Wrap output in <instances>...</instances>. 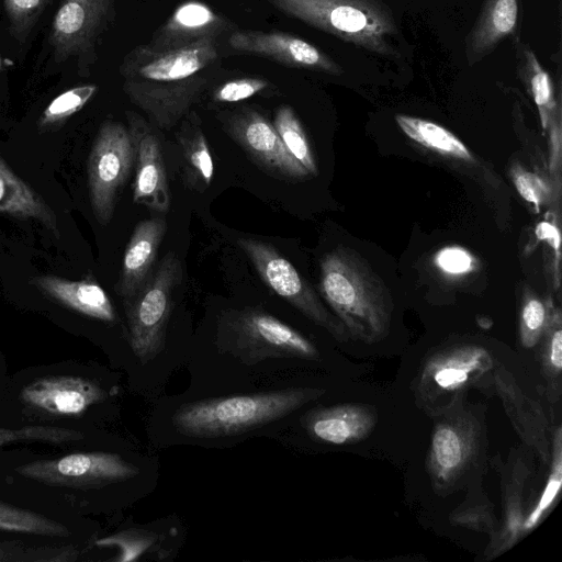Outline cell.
Returning a JSON list of instances; mask_svg holds the SVG:
<instances>
[{
  "label": "cell",
  "instance_id": "obj_1",
  "mask_svg": "<svg viewBox=\"0 0 562 562\" xmlns=\"http://www.w3.org/2000/svg\"><path fill=\"white\" fill-rule=\"evenodd\" d=\"M218 71L216 38L168 50L145 44L130 50L119 67L123 91L150 123L175 127L204 94Z\"/></svg>",
  "mask_w": 562,
  "mask_h": 562
},
{
  "label": "cell",
  "instance_id": "obj_2",
  "mask_svg": "<svg viewBox=\"0 0 562 562\" xmlns=\"http://www.w3.org/2000/svg\"><path fill=\"white\" fill-rule=\"evenodd\" d=\"M326 393L316 386L293 385L191 400L177 404L168 418L171 439L221 441L269 430Z\"/></svg>",
  "mask_w": 562,
  "mask_h": 562
},
{
  "label": "cell",
  "instance_id": "obj_3",
  "mask_svg": "<svg viewBox=\"0 0 562 562\" xmlns=\"http://www.w3.org/2000/svg\"><path fill=\"white\" fill-rule=\"evenodd\" d=\"M216 356L206 359L216 369L243 370V378L290 382L291 364L319 358L315 344L296 328L259 308L226 317L215 338Z\"/></svg>",
  "mask_w": 562,
  "mask_h": 562
},
{
  "label": "cell",
  "instance_id": "obj_4",
  "mask_svg": "<svg viewBox=\"0 0 562 562\" xmlns=\"http://www.w3.org/2000/svg\"><path fill=\"white\" fill-rule=\"evenodd\" d=\"M319 290L350 339L373 344L389 334L390 292L353 249L338 247L322 258Z\"/></svg>",
  "mask_w": 562,
  "mask_h": 562
},
{
  "label": "cell",
  "instance_id": "obj_5",
  "mask_svg": "<svg viewBox=\"0 0 562 562\" xmlns=\"http://www.w3.org/2000/svg\"><path fill=\"white\" fill-rule=\"evenodd\" d=\"M279 11L371 53L395 57L397 34L391 10L380 0H269Z\"/></svg>",
  "mask_w": 562,
  "mask_h": 562
},
{
  "label": "cell",
  "instance_id": "obj_6",
  "mask_svg": "<svg viewBox=\"0 0 562 562\" xmlns=\"http://www.w3.org/2000/svg\"><path fill=\"white\" fill-rule=\"evenodd\" d=\"M181 279V262L173 251H169L145 284L124 299L128 345L143 369L159 360L166 350L173 292Z\"/></svg>",
  "mask_w": 562,
  "mask_h": 562
},
{
  "label": "cell",
  "instance_id": "obj_7",
  "mask_svg": "<svg viewBox=\"0 0 562 562\" xmlns=\"http://www.w3.org/2000/svg\"><path fill=\"white\" fill-rule=\"evenodd\" d=\"M494 356L480 345H458L428 357L417 376L422 403L437 413L453 408L470 387L492 378Z\"/></svg>",
  "mask_w": 562,
  "mask_h": 562
},
{
  "label": "cell",
  "instance_id": "obj_8",
  "mask_svg": "<svg viewBox=\"0 0 562 562\" xmlns=\"http://www.w3.org/2000/svg\"><path fill=\"white\" fill-rule=\"evenodd\" d=\"M239 247L255 266L262 281L334 339H350L341 322L321 302L295 267L270 244L255 238H239Z\"/></svg>",
  "mask_w": 562,
  "mask_h": 562
},
{
  "label": "cell",
  "instance_id": "obj_9",
  "mask_svg": "<svg viewBox=\"0 0 562 562\" xmlns=\"http://www.w3.org/2000/svg\"><path fill=\"white\" fill-rule=\"evenodd\" d=\"M134 164L133 144L125 125L105 121L94 138L87 165L88 189L94 217L106 225L121 188Z\"/></svg>",
  "mask_w": 562,
  "mask_h": 562
},
{
  "label": "cell",
  "instance_id": "obj_10",
  "mask_svg": "<svg viewBox=\"0 0 562 562\" xmlns=\"http://www.w3.org/2000/svg\"><path fill=\"white\" fill-rule=\"evenodd\" d=\"M436 422L427 456V470L437 493L449 491L476 462L482 443V424L468 411H447Z\"/></svg>",
  "mask_w": 562,
  "mask_h": 562
},
{
  "label": "cell",
  "instance_id": "obj_11",
  "mask_svg": "<svg viewBox=\"0 0 562 562\" xmlns=\"http://www.w3.org/2000/svg\"><path fill=\"white\" fill-rule=\"evenodd\" d=\"M21 476L52 486L99 488L123 483L143 473V469L115 452H77L56 459L22 464Z\"/></svg>",
  "mask_w": 562,
  "mask_h": 562
},
{
  "label": "cell",
  "instance_id": "obj_12",
  "mask_svg": "<svg viewBox=\"0 0 562 562\" xmlns=\"http://www.w3.org/2000/svg\"><path fill=\"white\" fill-rule=\"evenodd\" d=\"M217 119L223 130L263 169L292 180L310 176L288 151L273 124L258 111L243 106L222 112Z\"/></svg>",
  "mask_w": 562,
  "mask_h": 562
},
{
  "label": "cell",
  "instance_id": "obj_13",
  "mask_svg": "<svg viewBox=\"0 0 562 562\" xmlns=\"http://www.w3.org/2000/svg\"><path fill=\"white\" fill-rule=\"evenodd\" d=\"M114 3L115 0H61L49 33L56 59L93 56L113 18Z\"/></svg>",
  "mask_w": 562,
  "mask_h": 562
},
{
  "label": "cell",
  "instance_id": "obj_14",
  "mask_svg": "<svg viewBox=\"0 0 562 562\" xmlns=\"http://www.w3.org/2000/svg\"><path fill=\"white\" fill-rule=\"evenodd\" d=\"M133 144V201L158 212L170 207V191L161 146L153 126L138 113L126 112Z\"/></svg>",
  "mask_w": 562,
  "mask_h": 562
},
{
  "label": "cell",
  "instance_id": "obj_15",
  "mask_svg": "<svg viewBox=\"0 0 562 562\" xmlns=\"http://www.w3.org/2000/svg\"><path fill=\"white\" fill-rule=\"evenodd\" d=\"M229 47L240 54L269 58L282 65L340 75L341 67L323 50L295 35L273 31H234L227 38Z\"/></svg>",
  "mask_w": 562,
  "mask_h": 562
},
{
  "label": "cell",
  "instance_id": "obj_16",
  "mask_svg": "<svg viewBox=\"0 0 562 562\" xmlns=\"http://www.w3.org/2000/svg\"><path fill=\"white\" fill-rule=\"evenodd\" d=\"M492 382L520 439L544 464H549L553 427L541 405L524 392L503 364L496 363Z\"/></svg>",
  "mask_w": 562,
  "mask_h": 562
},
{
  "label": "cell",
  "instance_id": "obj_17",
  "mask_svg": "<svg viewBox=\"0 0 562 562\" xmlns=\"http://www.w3.org/2000/svg\"><path fill=\"white\" fill-rule=\"evenodd\" d=\"M32 408L59 416H79L109 397V393L90 379L53 375L25 385L20 395Z\"/></svg>",
  "mask_w": 562,
  "mask_h": 562
},
{
  "label": "cell",
  "instance_id": "obj_18",
  "mask_svg": "<svg viewBox=\"0 0 562 562\" xmlns=\"http://www.w3.org/2000/svg\"><path fill=\"white\" fill-rule=\"evenodd\" d=\"M376 423L378 415L372 406L356 403L313 408L301 418L311 439L331 446L364 440Z\"/></svg>",
  "mask_w": 562,
  "mask_h": 562
},
{
  "label": "cell",
  "instance_id": "obj_19",
  "mask_svg": "<svg viewBox=\"0 0 562 562\" xmlns=\"http://www.w3.org/2000/svg\"><path fill=\"white\" fill-rule=\"evenodd\" d=\"M232 23L196 0L182 2L145 45L151 50L183 47L205 38H218Z\"/></svg>",
  "mask_w": 562,
  "mask_h": 562
},
{
  "label": "cell",
  "instance_id": "obj_20",
  "mask_svg": "<svg viewBox=\"0 0 562 562\" xmlns=\"http://www.w3.org/2000/svg\"><path fill=\"white\" fill-rule=\"evenodd\" d=\"M167 228L166 220L151 217L139 222L126 245L122 269L115 284L123 299L134 295L153 272L158 247Z\"/></svg>",
  "mask_w": 562,
  "mask_h": 562
},
{
  "label": "cell",
  "instance_id": "obj_21",
  "mask_svg": "<svg viewBox=\"0 0 562 562\" xmlns=\"http://www.w3.org/2000/svg\"><path fill=\"white\" fill-rule=\"evenodd\" d=\"M31 283L46 296L77 313L108 323L116 321L109 295L92 278L74 281L45 274L33 278Z\"/></svg>",
  "mask_w": 562,
  "mask_h": 562
},
{
  "label": "cell",
  "instance_id": "obj_22",
  "mask_svg": "<svg viewBox=\"0 0 562 562\" xmlns=\"http://www.w3.org/2000/svg\"><path fill=\"white\" fill-rule=\"evenodd\" d=\"M529 475L528 464L521 459L512 463L503 477V518L497 532L490 538L484 551L485 560H493L510 548L522 537L525 518L524 492Z\"/></svg>",
  "mask_w": 562,
  "mask_h": 562
},
{
  "label": "cell",
  "instance_id": "obj_23",
  "mask_svg": "<svg viewBox=\"0 0 562 562\" xmlns=\"http://www.w3.org/2000/svg\"><path fill=\"white\" fill-rule=\"evenodd\" d=\"M517 16L518 0H484L467 40L465 55L469 65L480 61L504 38L514 34Z\"/></svg>",
  "mask_w": 562,
  "mask_h": 562
},
{
  "label": "cell",
  "instance_id": "obj_24",
  "mask_svg": "<svg viewBox=\"0 0 562 562\" xmlns=\"http://www.w3.org/2000/svg\"><path fill=\"white\" fill-rule=\"evenodd\" d=\"M0 213L37 221L57 234V217L54 210L42 195L11 169L1 155Z\"/></svg>",
  "mask_w": 562,
  "mask_h": 562
},
{
  "label": "cell",
  "instance_id": "obj_25",
  "mask_svg": "<svg viewBox=\"0 0 562 562\" xmlns=\"http://www.w3.org/2000/svg\"><path fill=\"white\" fill-rule=\"evenodd\" d=\"M181 121L176 138L181 148L184 183L189 189L202 192L213 179V158L199 115L191 110Z\"/></svg>",
  "mask_w": 562,
  "mask_h": 562
},
{
  "label": "cell",
  "instance_id": "obj_26",
  "mask_svg": "<svg viewBox=\"0 0 562 562\" xmlns=\"http://www.w3.org/2000/svg\"><path fill=\"white\" fill-rule=\"evenodd\" d=\"M395 121L411 139L428 149L458 159H473L467 146L439 124L405 114H396Z\"/></svg>",
  "mask_w": 562,
  "mask_h": 562
},
{
  "label": "cell",
  "instance_id": "obj_27",
  "mask_svg": "<svg viewBox=\"0 0 562 562\" xmlns=\"http://www.w3.org/2000/svg\"><path fill=\"white\" fill-rule=\"evenodd\" d=\"M273 126L291 156L308 172L318 173L316 160L305 131L294 110L286 104L279 106Z\"/></svg>",
  "mask_w": 562,
  "mask_h": 562
},
{
  "label": "cell",
  "instance_id": "obj_28",
  "mask_svg": "<svg viewBox=\"0 0 562 562\" xmlns=\"http://www.w3.org/2000/svg\"><path fill=\"white\" fill-rule=\"evenodd\" d=\"M550 472L544 488L537 503L529 513L525 515L522 522V536L533 530L551 510L560 494L562 486V428L558 425L553 428Z\"/></svg>",
  "mask_w": 562,
  "mask_h": 562
},
{
  "label": "cell",
  "instance_id": "obj_29",
  "mask_svg": "<svg viewBox=\"0 0 562 562\" xmlns=\"http://www.w3.org/2000/svg\"><path fill=\"white\" fill-rule=\"evenodd\" d=\"M521 75L538 108L541 125L547 128L558 109L554 86L548 71L540 65L533 52L528 48L524 52Z\"/></svg>",
  "mask_w": 562,
  "mask_h": 562
},
{
  "label": "cell",
  "instance_id": "obj_30",
  "mask_svg": "<svg viewBox=\"0 0 562 562\" xmlns=\"http://www.w3.org/2000/svg\"><path fill=\"white\" fill-rule=\"evenodd\" d=\"M0 530L47 537H68V528L49 517L0 502Z\"/></svg>",
  "mask_w": 562,
  "mask_h": 562
},
{
  "label": "cell",
  "instance_id": "obj_31",
  "mask_svg": "<svg viewBox=\"0 0 562 562\" xmlns=\"http://www.w3.org/2000/svg\"><path fill=\"white\" fill-rule=\"evenodd\" d=\"M539 361L544 379L550 387L552 400L559 398L562 375V330L561 316L557 311L547 326L541 339Z\"/></svg>",
  "mask_w": 562,
  "mask_h": 562
},
{
  "label": "cell",
  "instance_id": "obj_32",
  "mask_svg": "<svg viewBox=\"0 0 562 562\" xmlns=\"http://www.w3.org/2000/svg\"><path fill=\"white\" fill-rule=\"evenodd\" d=\"M449 521L456 527L486 533L490 538L499 528L494 505L484 494L467 499L458 506L449 515Z\"/></svg>",
  "mask_w": 562,
  "mask_h": 562
},
{
  "label": "cell",
  "instance_id": "obj_33",
  "mask_svg": "<svg viewBox=\"0 0 562 562\" xmlns=\"http://www.w3.org/2000/svg\"><path fill=\"white\" fill-rule=\"evenodd\" d=\"M97 90L95 85H85L63 92L43 111L38 120V127L45 131L61 125L71 115L79 112Z\"/></svg>",
  "mask_w": 562,
  "mask_h": 562
},
{
  "label": "cell",
  "instance_id": "obj_34",
  "mask_svg": "<svg viewBox=\"0 0 562 562\" xmlns=\"http://www.w3.org/2000/svg\"><path fill=\"white\" fill-rule=\"evenodd\" d=\"M554 310L537 296L525 299L520 311L519 340L524 348L530 349L539 344Z\"/></svg>",
  "mask_w": 562,
  "mask_h": 562
},
{
  "label": "cell",
  "instance_id": "obj_35",
  "mask_svg": "<svg viewBox=\"0 0 562 562\" xmlns=\"http://www.w3.org/2000/svg\"><path fill=\"white\" fill-rule=\"evenodd\" d=\"M79 551L72 546L22 547L0 543V562H70Z\"/></svg>",
  "mask_w": 562,
  "mask_h": 562
},
{
  "label": "cell",
  "instance_id": "obj_36",
  "mask_svg": "<svg viewBox=\"0 0 562 562\" xmlns=\"http://www.w3.org/2000/svg\"><path fill=\"white\" fill-rule=\"evenodd\" d=\"M83 439L76 429L54 426H24L21 428H0V447L13 442L64 443Z\"/></svg>",
  "mask_w": 562,
  "mask_h": 562
},
{
  "label": "cell",
  "instance_id": "obj_37",
  "mask_svg": "<svg viewBox=\"0 0 562 562\" xmlns=\"http://www.w3.org/2000/svg\"><path fill=\"white\" fill-rule=\"evenodd\" d=\"M52 0H3L11 34L23 43Z\"/></svg>",
  "mask_w": 562,
  "mask_h": 562
},
{
  "label": "cell",
  "instance_id": "obj_38",
  "mask_svg": "<svg viewBox=\"0 0 562 562\" xmlns=\"http://www.w3.org/2000/svg\"><path fill=\"white\" fill-rule=\"evenodd\" d=\"M157 536L145 529H127L117 533L103 537L95 541L98 547H117L121 555L115 561H132L143 552H153V544L157 541Z\"/></svg>",
  "mask_w": 562,
  "mask_h": 562
},
{
  "label": "cell",
  "instance_id": "obj_39",
  "mask_svg": "<svg viewBox=\"0 0 562 562\" xmlns=\"http://www.w3.org/2000/svg\"><path fill=\"white\" fill-rule=\"evenodd\" d=\"M274 88L261 77H243L226 81L213 89L211 98L218 103L239 102Z\"/></svg>",
  "mask_w": 562,
  "mask_h": 562
},
{
  "label": "cell",
  "instance_id": "obj_40",
  "mask_svg": "<svg viewBox=\"0 0 562 562\" xmlns=\"http://www.w3.org/2000/svg\"><path fill=\"white\" fill-rule=\"evenodd\" d=\"M514 184L522 199L531 203L537 212L550 198V188L537 173L516 166L512 170Z\"/></svg>",
  "mask_w": 562,
  "mask_h": 562
},
{
  "label": "cell",
  "instance_id": "obj_41",
  "mask_svg": "<svg viewBox=\"0 0 562 562\" xmlns=\"http://www.w3.org/2000/svg\"><path fill=\"white\" fill-rule=\"evenodd\" d=\"M435 263L447 274L460 276L474 270L475 259L467 249L451 246L437 252Z\"/></svg>",
  "mask_w": 562,
  "mask_h": 562
},
{
  "label": "cell",
  "instance_id": "obj_42",
  "mask_svg": "<svg viewBox=\"0 0 562 562\" xmlns=\"http://www.w3.org/2000/svg\"><path fill=\"white\" fill-rule=\"evenodd\" d=\"M536 236L538 239L547 241L554 249L558 257L560 256L561 238L555 225L549 222L539 223L536 227Z\"/></svg>",
  "mask_w": 562,
  "mask_h": 562
},
{
  "label": "cell",
  "instance_id": "obj_43",
  "mask_svg": "<svg viewBox=\"0 0 562 562\" xmlns=\"http://www.w3.org/2000/svg\"><path fill=\"white\" fill-rule=\"evenodd\" d=\"M0 71H1V58H0Z\"/></svg>",
  "mask_w": 562,
  "mask_h": 562
}]
</instances>
